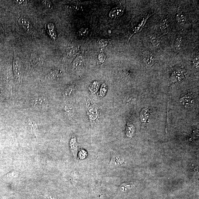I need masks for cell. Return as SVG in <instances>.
<instances>
[{"label":"cell","mask_w":199,"mask_h":199,"mask_svg":"<svg viewBox=\"0 0 199 199\" xmlns=\"http://www.w3.org/2000/svg\"><path fill=\"white\" fill-rule=\"evenodd\" d=\"M151 43L156 48H158L160 46L161 40L158 37L156 36L151 35L150 37Z\"/></svg>","instance_id":"ac0fdd59"},{"label":"cell","mask_w":199,"mask_h":199,"mask_svg":"<svg viewBox=\"0 0 199 199\" xmlns=\"http://www.w3.org/2000/svg\"><path fill=\"white\" fill-rule=\"evenodd\" d=\"M106 59V56L103 53H100L99 55L98 60L100 63H102L104 62Z\"/></svg>","instance_id":"f1b7e54d"},{"label":"cell","mask_w":199,"mask_h":199,"mask_svg":"<svg viewBox=\"0 0 199 199\" xmlns=\"http://www.w3.org/2000/svg\"><path fill=\"white\" fill-rule=\"evenodd\" d=\"M124 10L121 7H117L114 8L110 12L109 16L111 18H116L120 16L124 13Z\"/></svg>","instance_id":"8992f818"},{"label":"cell","mask_w":199,"mask_h":199,"mask_svg":"<svg viewBox=\"0 0 199 199\" xmlns=\"http://www.w3.org/2000/svg\"><path fill=\"white\" fill-rule=\"evenodd\" d=\"M76 49L73 47H70L67 49L66 51L65 57L67 59H70L75 54Z\"/></svg>","instance_id":"d6986e66"},{"label":"cell","mask_w":199,"mask_h":199,"mask_svg":"<svg viewBox=\"0 0 199 199\" xmlns=\"http://www.w3.org/2000/svg\"><path fill=\"white\" fill-rule=\"evenodd\" d=\"M13 70L16 82L20 84L23 75V68L21 62L19 58L16 57L13 62Z\"/></svg>","instance_id":"7a4b0ae2"},{"label":"cell","mask_w":199,"mask_h":199,"mask_svg":"<svg viewBox=\"0 0 199 199\" xmlns=\"http://www.w3.org/2000/svg\"><path fill=\"white\" fill-rule=\"evenodd\" d=\"M84 58L82 56L80 55L76 58L73 62V67L75 68H79L83 66L84 63Z\"/></svg>","instance_id":"4fadbf2b"},{"label":"cell","mask_w":199,"mask_h":199,"mask_svg":"<svg viewBox=\"0 0 199 199\" xmlns=\"http://www.w3.org/2000/svg\"><path fill=\"white\" fill-rule=\"evenodd\" d=\"M176 19L180 25H183L186 23V17L183 13L181 7H178V11H177Z\"/></svg>","instance_id":"ba28073f"},{"label":"cell","mask_w":199,"mask_h":199,"mask_svg":"<svg viewBox=\"0 0 199 199\" xmlns=\"http://www.w3.org/2000/svg\"><path fill=\"white\" fill-rule=\"evenodd\" d=\"M142 59L145 65L147 67H151L154 65L155 58L152 53L148 51L143 52Z\"/></svg>","instance_id":"3957f363"},{"label":"cell","mask_w":199,"mask_h":199,"mask_svg":"<svg viewBox=\"0 0 199 199\" xmlns=\"http://www.w3.org/2000/svg\"><path fill=\"white\" fill-rule=\"evenodd\" d=\"M18 23L28 33L31 32L32 26L30 22L27 20L23 17H21L18 20Z\"/></svg>","instance_id":"5b68a950"},{"label":"cell","mask_w":199,"mask_h":199,"mask_svg":"<svg viewBox=\"0 0 199 199\" xmlns=\"http://www.w3.org/2000/svg\"><path fill=\"white\" fill-rule=\"evenodd\" d=\"M150 115V112L148 109L144 108L141 111L140 119L141 122L143 124L146 125L148 123Z\"/></svg>","instance_id":"9c48e42d"},{"label":"cell","mask_w":199,"mask_h":199,"mask_svg":"<svg viewBox=\"0 0 199 199\" xmlns=\"http://www.w3.org/2000/svg\"><path fill=\"white\" fill-rule=\"evenodd\" d=\"M48 27L49 28H50L49 33L50 34L51 38L53 40H55L56 39L57 35L55 30L54 25L52 23H50Z\"/></svg>","instance_id":"44dd1931"},{"label":"cell","mask_w":199,"mask_h":199,"mask_svg":"<svg viewBox=\"0 0 199 199\" xmlns=\"http://www.w3.org/2000/svg\"><path fill=\"white\" fill-rule=\"evenodd\" d=\"M4 38V31L2 25L0 24V44L2 43Z\"/></svg>","instance_id":"f546056e"},{"label":"cell","mask_w":199,"mask_h":199,"mask_svg":"<svg viewBox=\"0 0 199 199\" xmlns=\"http://www.w3.org/2000/svg\"><path fill=\"white\" fill-rule=\"evenodd\" d=\"M135 186L132 183H125L121 185L120 187V190L122 192H125L132 188Z\"/></svg>","instance_id":"ffe728a7"},{"label":"cell","mask_w":199,"mask_h":199,"mask_svg":"<svg viewBox=\"0 0 199 199\" xmlns=\"http://www.w3.org/2000/svg\"><path fill=\"white\" fill-rule=\"evenodd\" d=\"M135 128L134 125L131 124H128L127 125L126 134L127 137L131 138L134 134Z\"/></svg>","instance_id":"e0dca14e"},{"label":"cell","mask_w":199,"mask_h":199,"mask_svg":"<svg viewBox=\"0 0 199 199\" xmlns=\"http://www.w3.org/2000/svg\"><path fill=\"white\" fill-rule=\"evenodd\" d=\"M183 42V38L182 36L179 35L178 38H177L176 41L175 42V49L176 52L178 53L182 49V44Z\"/></svg>","instance_id":"2e32d148"},{"label":"cell","mask_w":199,"mask_h":199,"mask_svg":"<svg viewBox=\"0 0 199 199\" xmlns=\"http://www.w3.org/2000/svg\"><path fill=\"white\" fill-rule=\"evenodd\" d=\"M42 4L49 9H52L53 8V6L51 3V2L49 1H43L41 2Z\"/></svg>","instance_id":"4316f807"},{"label":"cell","mask_w":199,"mask_h":199,"mask_svg":"<svg viewBox=\"0 0 199 199\" xmlns=\"http://www.w3.org/2000/svg\"><path fill=\"white\" fill-rule=\"evenodd\" d=\"M107 91V86L105 83H104L102 86H101L100 91V95L101 97H104L105 94Z\"/></svg>","instance_id":"d4e9b609"},{"label":"cell","mask_w":199,"mask_h":199,"mask_svg":"<svg viewBox=\"0 0 199 199\" xmlns=\"http://www.w3.org/2000/svg\"><path fill=\"white\" fill-rule=\"evenodd\" d=\"M61 74V72L59 69H54L51 71L46 76L45 79L52 81L56 79Z\"/></svg>","instance_id":"52a82bcc"},{"label":"cell","mask_w":199,"mask_h":199,"mask_svg":"<svg viewBox=\"0 0 199 199\" xmlns=\"http://www.w3.org/2000/svg\"><path fill=\"white\" fill-rule=\"evenodd\" d=\"M19 172L17 171H13L6 174L3 177V180L10 181L17 178L19 176Z\"/></svg>","instance_id":"5bb4252c"},{"label":"cell","mask_w":199,"mask_h":199,"mask_svg":"<svg viewBox=\"0 0 199 199\" xmlns=\"http://www.w3.org/2000/svg\"><path fill=\"white\" fill-rule=\"evenodd\" d=\"M64 110L67 116L70 119L73 118L74 115L75 110L74 107L70 104H67L64 107Z\"/></svg>","instance_id":"8fae6325"},{"label":"cell","mask_w":199,"mask_h":199,"mask_svg":"<svg viewBox=\"0 0 199 199\" xmlns=\"http://www.w3.org/2000/svg\"><path fill=\"white\" fill-rule=\"evenodd\" d=\"M30 105L31 108L34 110L43 112L48 109L49 103L45 97L38 96L35 97L31 100Z\"/></svg>","instance_id":"6da1fadb"},{"label":"cell","mask_w":199,"mask_h":199,"mask_svg":"<svg viewBox=\"0 0 199 199\" xmlns=\"http://www.w3.org/2000/svg\"><path fill=\"white\" fill-rule=\"evenodd\" d=\"M111 164L115 166H118L123 163L121 158L118 156L114 157L111 160Z\"/></svg>","instance_id":"cb8c5ba5"},{"label":"cell","mask_w":199,"mask_h":199,"mask_svg":"<svg viewBox=\"0 0 199 199\" xmlns=\"http://www.w3.org/2000/svg\"><path fill=\"white\" fill-rule=\"evenodd\" d=\"M89 31L87 28H82L79 30L77 34L80 37H84L88 34Z\"/></svg>","instance_id":"603a6c76"},{"label":"cell","mask_w":199,"mask_h":199,"mask_svg":"<svg viewBox=\"0 0 199 199\" xmlns=\"http://www.w3.org/2000/svg\"><path fill=\"white\" fill-rule=\"evenodd\" d=\"M75 89V85L72 84L69 85L63 91V95L65 97H69L74 93Z\"/></svg>","instance_id":"7c38bea8"},{"label":"cell","mask_w":199,"mask_h":199,"mask_svg":"<svg viewBox=\"0 0 199 199\" xmlns=\"http://www.w3.org/2000/svg\"><path fill=\"white\" fill-rule=\"evenodd\" d=\"M29 125L31 133L36 139H38L39 137V133L38 126L35 121L29 120Z\"/></svg>","instance_id":"277c9868"},{"label":"cell","mask_w":199,"mask_h":199,"mask_svg":"<svg viewBox=\"0 0 199 199\" xmlns=\"http://www.w3.org/2000/svg\"><path fill=\"white\" fill-rule=\"evenodd\" d=\"M192 63L194 66L197 68L199 67V55H197L193 59Z\"/></svg>","instance_id":"1f68e13d"},{"label":"cell","mask_w":199,"mask_h":199,"mask_svg":"<svg viewBox=\"0 0 199 199\" xmlns=\"http://www.w3.org/2000/svg\"><path fill=\"white\" fill-rule=\"evenodd\" d=\"M27 2L26 1H16V3L19 5L22 6L25 5L27 3Z\"/></svg>","instance_id":"d6a6232c"},{"label":"cell","mask_w":199,"mask_h":199,"mask_svg":"<svg viewBox=\"0 0 199 199\" xmlns=\"http://www.w3.org/2000/svg\"><path fill=\"white\" fill-rule=\"evenodd\" d=\"M70 150L72 152L73 157L75 159L76 158L77 156V142L75 138H72L70 142Z\"/></svg>","instance_id":"30bf717a"},{"label":"cell","mask_w":199,"mask_h":199,"mask_svg":"<svg viewBox=\"0 0 199 199\" xmlns=\"http://www.w3.org/2000/svg\"><path fill=\"white\" fill-rule=\"evenodd\" d=\"M176 73L177 75L174 74V73H173V75L172 76V78H174V80H176L177 81L180 80L181 79H182L183 77V73H181L180 72H174Z\"/></svg>","instance_id":"83f0119b"},{"label":"cell","mask_w":199,"mask_h":199,"mask_svg":"<svg viewBox=\"0 0 199 199\" xmlns=\"http://www.w3.org/2000/svg\"><path fill=\"white\" fill-rule=\"evenodd\" d=\"M99 87V83L97 81H94L89 87L90 90L92 93H95L98 90Z\"/></svg>","instance_id":"7402d4cb"},{"label":"cell","mask_w":199,"mask_h":199,"mask_svg":"<svg viewBox=\"0 0 199 199\" xmlns=\"http://www.w3.org/2000/svg\"><path fill=\"white\" fill-rule=\"evenodd\" d=\"M87 153L84 150L80 151L79 154V158L80 159H84L87 156Z\"/></svg>","instance_id":"4dcf8cb0"},{"label":"cell","mask_w":199,"mask_h":199,"mask_svg":"<svg viewBox=\"0 0 199 199\" xmlns=\"http://www.w3.org/2000/svg\"><path fill=\"white\" fill-rule=\"evenodd\" d=\"M109 42L107 39H101L99 41L98 45L99 47L101 49H104L108 44Z\"/></svg>","instance_id":"484cf974"},{"label":"cell","mask_w":199,"mask_h":199,"mask_svg":"<svg viewBox=\"0 0 199 199\" xmlns=\"http://www.w3.org/2000/svg\"><path fill=\"white\" fill-rule=\"evenodd\" d=\"M192 97L190 93L185 95L184 97H183L180 100V102L185 106L188 105L190 103H192Z\"/></svg>","instance_id":"9a60e30c"}]
</instances>
